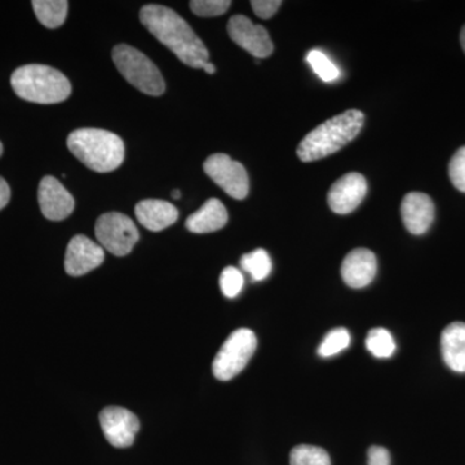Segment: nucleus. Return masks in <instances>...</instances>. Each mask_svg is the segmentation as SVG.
<instances>
[{
	"label": "nucleus",
	"instance_id": "obj_1",
	"mask_svg": "<svg viewBox=\"0 0 465 465\" xmlns=\"http://www.w3.org/2000/svg\"><path fill=\"white\" fill-rule=\"evenodd\" d=\"M140 21L162 45L193 69H203L208 63L207 47L189 24L173 9L148 5L140 11Z\"/></svg>",
	"mask_w": 465,
	"mask_h": 465
},
{
	"label": "nucleus",
	"instance_id": "obj_2",
	"mask_svg": "<svg viewBox=\"0 0 465 465\" xmlns=\"http://www.w3.org/2000/svg\"><path fill=\"white\" fill-rule=\"evenodd\" d=\"M363 124L365 114L357 109H349L342 114L327 119L302 140L296 154L305 163L335 154L356 139Z\"/></svg>",
	"mask_w": 465,
	"mask_h": 465
},
{
	"label": "nucleus",
	"instance_id": "obj_3",
	"mask_svg": "<svg viewBox=\"0 0 465 465\" xmlns=\"http://www.w3.org/2000/svg\"><path fill=\"white\" fill-rule=\"evenodd\" d=\"M67 148L85 167L112 173L124 161V143L118 134L99 128H79L67 137Z\"/></svg>",
	"mask_w": 465,
	"mask_h": 465
},
{
	"label": "nucleus",
	"instance_id": "obj_4",
	"mask_svg": "<svg viewBox=\"0 0 465 465\" xmlns=\"http://www.w3.org/2000/svg\"><path fill=\"white\" fill-rule=\"evenodd\" d=\"M11 85L20 99L36 104L63 103L72 94L69 79L45 65L18 67L11 76Z\"/></svg>",
	"mask_w": 465,
	"mask_h": 465
},
{
	"label": "nucleus",
	"instance_id": "obj_5",
	"mask_svg": "<svg viewBox=\"0 0 465 465\" xmlns=\"http://www.w3.org/2000/svg\"><path fill=\"white\" fill-rule=\"evenodd\" d=\"M113 61L128 84L149 96H161L166 91L163 76L158 67L143 52L128 45L113 48Z\"/></svg>",
	"mask_w": 465,
	"mask_h": 465
},
{
	"label": "nucleus",
	"instance_id": "obj_6",
	"mask_svg": "<svg viewBox=\"0 0 465 465\" xmlns=\"http://www.w3.org/2000/svg\"><path fill=\"white\" fill-rule=\"evenodd\" d=\"M258 347L255 333L249 329H240L232 333L213 363V372L222 381H232L243 371Z\"/></svg>",
	"mask_w": 465,
	"mask_h": 465
},
{
	"label": "nucleus",
	"instance_id": "obj_7",
	"mask_svg": "<svg viewBox=\"0 0 465 465\" xmlns=\"http://www.w3.org/2000/svg\"><path fill=\"white\" fill-rule=\"evenodd\" d=\"M94 232L101 247L115 256L128 255L140 237L133 220L121 213L101 215L97 219Z\"/></svg>",
	"mask_w": 465,
	"mask_h": 465
},
{
	"label": "nucleus",
	"instance_id": "obj_8",
	"mask_svg": "<svg viewBox=\"0 0 465 465\" xmlns=\"http://www.w3.org/2000/svg\"><path fill=\"white\" fill-rule=\"evenodd\" d=\"M204 173L234 200L242 201L249 195L250 183L246 168L226 154H213L203 164Z\"/></svg>",
	"mask_w": 465,
	"mask_h": 465
},
{
	"label": "nucleus",
	"instance_id": "obj_9",
	"mask_svg": "<svg viewBox=\"0 0 465 465\" xmlns=\"http://www.w3.org/2000/svg\"><path fill=\"white\" fill-rule=\"evenodd\" d=\"M100 425L110 445L130 448L140 430L139 418L124 407L110 406L100 412Z\"/></svg>",
	"mask_w": 465,
	"mask_h": 465
},
{
	"label": "nucleus",
	"instance_id": "obj_10",
	"mask_svg": "<svg viewBox=\"0 0 465 465\" xmlns=\"http://www.w3.org/2000/svg\"><path fill=\"white\" fill-rule=\"evenodd\" d=\"M228 34L232 42L253 57L265 58L273 54L274 45L265 27L255 25L243 15H235L229 20Z\"/></svg>",
	"mask_w": 465,
	"mask_h": 465
},
{
	"label": "nucleus",
	"instance_id": "obj_11",
	"mask_svg": "<svg viewBox=\"0 0 465 465\" xmlns=\"http://www.w3.org/2000/svg\"><path fill=\"white\" fill-rule=\"evenodd\" d=\"M366 193L365 176L358 173H347L330 188L327 203L338 215H347L362 203Z\"/></svg>",
	"mask_w": 465,
	"mask_h": 465
},
{
	"label": "nucleus",
	"instance_id": "obj_12",
	"mask_svg": "<svg viewBox=\"0 0 465 465\" xmlns=\"http://www.w3.org/2000/svg\"><path fill=\"white\" fill-rule=\"evenodd\" d=\"M39 207L43 216L52 222H61L72 215L75 202L56 177H43L38 191Z\"/></svg>",
	"mask_w": 465,
	"mask_h": 465
},
{
	"label": "nucleus",
	"instance_id": "obj_13",
	"mask_svg": "<svg viewBox=\"0 0 465 465\" xmlns=\"http://www.w3.org/2000/svg\"><path fill=\"white\" fill-rule=\"evenodd\" d=\"M105 259L100 244L94 243L85 235H75L67 244L65 271L72 277H81L99 268Z\"/></svg>",
	"mask_w": 465,
	"mask_h": 465
},
{
	"label": "nucleus",
	"instance_id": "obj_14",
	"mask_svg": "<svg viewBox=\"0 0 465 465\" xmlns=\"http://www.w3.org/2000/svg\"><path fill=\"white\" fill-rule=\"evenodd\" d=\"M434 216H436V207L432 198L424 193H409L401 203V217L407 231L411 234H425L432 226Z\"/></svg>",
	"mask_w": 465,
	"mask_h": 465
},
{
	"label": "nucleus",
	"instance_id": "obj_15",
	"mask_svg": "<svg viewBox=\"0 0 465 465\" xmlns=\"http://www.w3.org/2000/svg\"><path fill=\"white\" fill-rule=\"evenodd\" d=\"M378 262L375 253L367 249L351 251L341 264V277L351 289H363L374 281Z\"/></svg>",
	"mask_w": 465,
	"mask_h": 465
},
{
	"label": "nucleus",
	"instance_id": "obj_16",
	"mask_svg": "<svg viewBox=\"0 0 465 465\" xmlns=\"http://www.w3.org/2000/svg\"><path fill=\"white\" fill-rule=\"evenodd\" d=\"M137 220L143 228L152 232H161L173 225L179 219V211L166 201L145 200L134 207Z\"/></svg>",
	"mask_w": 465,
	"mask_h": 465
},
{
	"label": "nucleus",
	"instance_id": "obj_17",
	"mask_svg": "<svg viewBox=\"0 0 465 465\" xmlns=\"http://www.w3.org/2000/svg\"><path fill=\"white\" fill-rule=\"evenodd\" d=\"M443 361L452 371L465 372V323L454 322L443 330L440 336Z\"/></svg>",
	"mask_w": 465,
	"mask_h": 465
},
{
	"label": "nucleus",
	"instance_id": "obj_18",
	"mask_svg": "<svg viewBox=\"0 0 465 465\" xmlns=\"http://www.w3.org/2000/svg\"><path fill=\"white\" fill-rule=\"evenodd\" d=\"M228 223V211L216 198H211L186 220V229L195 234H204L224 228Z\"/></svg>",
	"mask_w": 465,
	"mask_h": 465
},
{
	"label": "nucleus",
	"instance_id": "obj_19",
	"mask_svg": "<svg viewBox=\"0 0 465 465\" xmlns=\"http://www.w3.org/2000/svg\"><path fill=\"white\" fill-rule=\"evenodd\" d=\"M34 12L39 23L48 29H56L65 23L69 3L66 0H33Z\"/></svg>",
	"mask_w": 465,
	"mask_h": 465
},
{
	"label": "nucleus",
	"instance_id": "obj_20",
	"mask_svg": "<svg viewBox=\"0 0 465 465\" xmlns=\"http://www.w3.org/2000/svg\"><path fill=\"white\" fill-rule=\"evenodd\" d=\"M241 266L253 281H264L272 272V260L265 250L258 249L242 256Z\"/></svg>",
	"mask_w": 465,
	"mask_h": 465
},
{
	"label": "nucleus",
	"instance_id": "obj_21",
	"mask_svg": "<svg viewBox=\"0 0 465 465\" xmlns=\"http://www.w3.org/2000/svg\"><path fill=\"white\" fill-rule=\"evenodd\" d=\"M366 348L376 358H390L396 351V341L388 330L378 327L367 333Z\"/></svg>",
	"mask_w": 465,
	"mask_h": 465
},
{
	"label": "nucleus",
	"instance_id": "obj_22",
	"mask_svg": "<svg viewBox=\"0 0 465 465\" xmlns=\"http://www.w3.org/2000/svg\"><path fill=\"white\" fill-rule=\"evenodd\" d=\"M290 465H331L326 450L317 446L300 445L290 454Z\"/></svg>",
	"mask_w": 465,
	"mask_h": 465
},
{
	"label": "nucleus",
	"instance_id": "obj_23",
	"mask_svg": "<svg viewBox=\"0 0 465 465\" xmlns=\"http://www.w3.org/2000/svg\"><path fill=\"white\" fill-rule=\"evenodd\" d=\"M349 344H351V333L344 327H339L324 336L323 341L318 348V354L323 358L333 357L345 351Z\"/></svg>",
	"mask_w": 465,
	"mask_h": 465
},
{
	"label": "nucleus",
	"instance_id": "obj_24",
	"mask_svg": "<svg viewBox=\"0 0 465 465\" xmlns=\"http://www.w3.org/2000/svg\"><path fill=\"white\" fill-rule=\"evenodd\" d=\"M307 60L313 72L323 82H333L341 76V70L322 51L313 50L309 52Z\"/></svg>",
	"mask_w": 465,
	"mask_h": 465
},
{
	"label": "nucleus",
	"instance_id": "obj_25",
	"mask_svg": "<svg viewBox=\"0 0 465 465\" xmlns=\"http://www.w3.org/2000/svg\"><path fill=\"white\" fill-rule=\"evenodd\" d=\"M243 284V274L234 266H228L220 275V289H222L226 298L232 299L240 295Z\"/></svg>",
	"mask_w": 465,
	"mask_h": 465
},
{
	"label": "nucleus",
	"instance_id": "obj_26",
	"mask_svg": "<svg viewBox=\"0 0 465 465\" xmlns=\"http://www.w3.org/2000/svg\"><path fill=\"white\" fill-rule=\"evenodd\" d=\"M231 5L229 0H193L191 9L200 17H216L224 15Z\"/></svg>",
	"mask_w": 465,
	"mask_h": 465
},
{
	"label": "nucleus",
	"instance_id": "obj_27",
	"mask_svg": "<svg viewBox=\"0 0 465 465\" xmlns=\"http://www.w3.org/2000/svg\"><path fill=\"white\" fill-rule=\"evenodd\" d=\"M449 176L459 192L465 193V146L458 149L449 163Z\"/></svg>",
	"mask_w": 465,
	"mask_h": 465
},
{
	"label": "nucleus",
	"instance_id": "obj_28",
	"mask_svg": "<svg viewBox=\"0 0 465 465\" xmlns=\"http://www.w3.org/2000/svg\"><path fill=\"white\" fill-rule=\"evenodd\" d=\"M251 5H252L256 16L262 18V20H269L277 14L278 9L282 5V2L281 0H252Z\"/></svg>",
	"mask_w": 465,
	"mask_h": 465
},
{
	"label": "nucleus",
	"instance_id": "obj_29",
	"mask_svg": "<svg viewBox=\"0 0 465 465\" xmlns=\"http://www.w3.org/2000/svg\"><path fill=\"white\" fill-rule=\"evenodd\" d=\"M367 464L391 465V455L387 449L381 446H371L367 451Z\"/></svg>",
	"mask_w": 465,
	"mask_h": 465
},
{
	"label": "nucleus",
	"instance_id": "obj_30",
	"mask_svg": "<svg viewBox=\"0 0 465 465\" xmlns=\"http://www.w3.org/2000/svg\"><path fill=\"white\" fill-rule=\"evenodd\" d=\"M9 200H11V189L7 182L0 177V210L7 206Z\"/></svg>",
	"mask_w": 465,
	"mask_h": 465
},
{
	"label": "nucleus",
	"instance_id": "obj_31",
	"mask_svg": "<svg viewBox=\"0 0 465 465\" xmlns=\"http://www.w3.org/2000/svg\"><path fill=\"white\" fill-rule=\"evenodd\" d=\"M203 70L207 73V74H215L216 73L215 65L211 63H207L206 65L203 66Z\"/></svg>",
	"mask_w": 465,
	"mask_h": 465
},
{
	"label": "nucleus",
	"instance_id": "obj_32",
	"mask_svg": "<svg viewBox=\"0 0 465 465\" xmlns=\"http://www.w3.org/2000/svg\"><path fill=\"white\" fill-rule=\"evenodd\" d=\"M460 43H461V47H463V51L465 52V26L463 27V29H461Z\"/></svg>",
	"mask_w": 465,
	"mask_h": 465
},
{
	"label": "nucleus",
	"instance_id": "obj_33",
	"mask_svg": "<svg viewBox=\"0 0 465 465\" xmlns=\"http://www.w3.org/2000/svg\"><path fill=\"white\" fill-rule=\"evenodd\" d=\"M173 200H180V198H182V193H180V191H173Z\"/></svg>",
	"mask_w": 465,
	"mask_h": 465
},
{
	"label": "nucleus",
	"instance_id": "obj_34",
	"mask_svg": "<svg viewBox=\"0 0 465 465\" xmlns=\"http://www.w3.org/2000/svg\"><path fill=\"white\" fill-rule=\"evenodd\" d=\"M3 154V145H2V143H0V155Z\"/></svg>",
	"mask_w": 465,
	"mask_h": 465
}]
</instances>
